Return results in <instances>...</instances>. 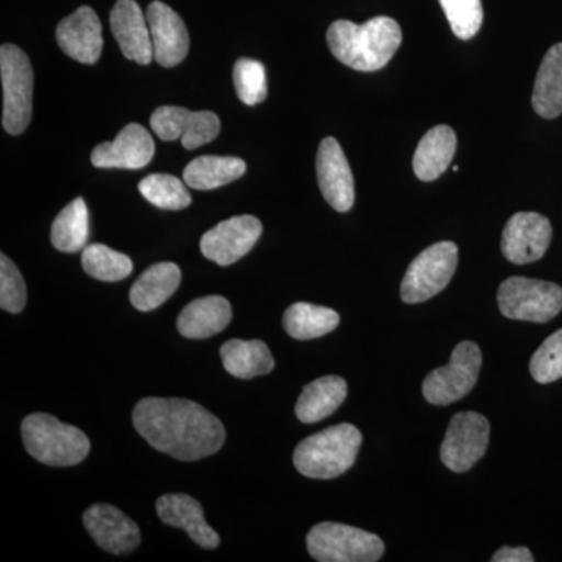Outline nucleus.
Returning a JSON list of instances; mask_svg holds the SVG:
<instances>
[{
  "label": "nucleus",
  "instance_id": "nucleus-1",
  "mask_svg": "<svg viewBox=\"0 0 562 562\" xmlns=\"http://www.w3.org/2000/svg\"><path fill=\"white\" fill-rule=\"evenodd\" d=\"M133 425L155 450L181 461L211 457L225 442L222 422L184 398H143L133 409Z\"/></svg>",
  "mask_w": 562,
  "mask_h": 562
},
{
  "label": "nucleus",
  "instance_id": "nucleus-2",
  "mask_svg": "<svg viewBox=\"0 0 562 562\" xmlns=\"http://www.w3.org/2000/svg\"><path fill=\"white\" fill-rule=\"evenodd\" d=\"M331 54L344 65L361 72L384 68L402 44L397 21L376 16L364 24L351 21L333 22L327 32Z\"/></svg>",
  "mask_w": 562,
  "mask_h": 562
},
{
  "label": "nucleus",
  "instance_id": "nucleus-3",
  "mask_svg": "<svg viewBox=\"0 0 562 562\" xmlns=\"http://www.w3.org/2000/svg\"><path fill=\"white\" fill-rule=\"evenodd\" d=\"M362 442L355 425L339 424L303 439L294 450L295 469L314 480H333L349 471Z\"/></svg>",
  "mask_w": 562,
  "mask_h": 562
},
{
  "label": "nucleus",
  "instance_id": "nucleus-4",
  "mask_svg": "<svg viewBox=\"0 0 562 562\" xmlns=\"http://www.w3.org/2000/svg\"><path fill=\"white\" fill-rule=\"evenodd\" d=\"M21 431L29 454L52 468L79 464L90 453L88 436L50 414H31L22 422Z\"/></svg>",
  "mask_w": 562,
  "mask_h": 562
},
{
  "label": "nucleus",
  "instance_id": "nucleus-5",
  "mask_svg": "<svg viewBox=\"0 0 562 562\" xmlns=\"http://www.w3.org/2000/svg\"><path fill=\"white\" fill-rule=\"evenodd\" d=\"M306 547L319 562H375L384 553L379 536L336 522L314 525L306 536Z\"/></svg>",
  "mask_w": 562,
  "mask_h": 562
},
{
  "label": "nucleus",
  "instance_id": "nucleus-6",
  "mask_svg": "<svg viewBox=\"0 0 562 562\" xmlns=\"http://www.w3.org/2000/svg\"><path fill=\"white\" fill-rule=\"evenodd\" d=\"M3 87L2 124L10 135H21L32 121L33 69L27 55L14 44L0 47Z\"/></svg>",
  "mask_w": 562,
  "mask_h": 562
},
{
  "label": "nucleus",
  "instance_id": "nucleus-7",
  "mask_svg": "<svg viewBox=\"0 0 562 562\" xmlns=\"http://www.w3.org/2000/svg\"><path fill=\"white\" fill-rule=\"evenodd\" d=\"M497 302L508 319L546 324L561 313L562 288L550 281L512 277L498 288Z\"/></svg>",
  "mask_w": 562,
  "mask_h": 562
},
{
  "label": "nucleus",
  "instance_id": "nucleus-8",
  "mask_svg": "<svg viewBox=\"0 0 562 562\" xmlns=\"http://www.w3.org/2000/svg\"><path fill=\"white\" fill-rule=\"evenodd\" d=\"M458 268V246L452 241L432 244L420 251L402 280V301L414 305L430 301L449 286Z\"/></svg>",
  "mask_w": 562,
  "mask_h": 562
},
{
  "label": "nucleus",
  "instance_id": "nucleus-9",
  "mask_svg": "<svg viewBox=\"0 0 562 562\" xmlns=\"http://www.w3.org/2000/svg\"><path fill=\"white\" fill-rule=\"evenodd\" d=\"M482 364V350L475 342L458 344L449 364L428 373L422 384L425 401L431 405L447 406L465 397L475 386Z\"/></svg>",
  "mask_w": 562,
  "mask_h": 562
},
{
  "label": "nucleus",
  "instance_id": "nucleus-10",
  "mask_svg": "<svg viewBox=\"0 0 562 562\" xmlns=\"http://www.w3.org/2000/svg\"><path fill=\"white\" fill-rule=\"evenodd\" d=\"M490 435V422L482 414H454L441 446L443 465L457 473L471 471L486 453Z\"/></svg>",
  "mask_w": 562,
  "mask_h": 562
},
{
  "label": "nucleus",
  "instance_id": "nucleus-11",
  "mask_svg": "<svg viewBox=\"0 0 562 562\" xmlns=\"http://www.w3.org/2000/svg\"><path fill=\"white\" fill-rule=\"evenodd\" d=\"M150 127L158 138L181 139L184 149L194 150L220 136L221 121L213 111H190L166 105L154 111Z\"/></svg>",
  "mask_w": 562,
  "mask_h": 562
},
{
  "label": "nucleus",
  "instance_id": "nucleus-12",
  "mask_svg": "<svg viewBox=\"0 0 562 562\" xmlns=\"http://www.w3.org/2000/svg\"><path fill=\"white\" fill-rule=\"evenodd\" d=\"M262 233L261 222L250 214L220 222L202 236L201 250L206 260L232 266L246 257Z\"/></svg>",
  "mask_w": 562,
  "mask_h": 562
},
{
  "label": "nucleus",
  "instance_id": "nucleus-13",
  "mask_svg": "<svg viewBox=\"0 0 562 562\" xmlns=\"http://www.w3.org/2000/svg\"><path fill=\"white\" fill-rule=\"evenodd\" d=\"M552 224L539 213H516L506 222L502 251L514 265L541 260L552 241Z\"/></svg>",
  "mask_w": 562,
  "mask_h": 562
},
{
  "label": "nucleus",
  "instance_id": "nucleus-14",
  "mask_svg": "<svg viewBox=\"0 0 562 562\" xmlns=\"http://www.w3.org/2000/svg\"><path fill=\"white\" fill-rule=\"evenodd\" d=\"M317 183L333 210L346 213L355 203L353 173L335 138L322 140L316 160Z\"/></svg>",
  "mask_w": 562,
  "mask_h": 562
},
{
  "label": "nucleus",
  "instance_id": "nucleus-15",
  "mask_svg": "<svg viewBox=\"0 0 562 562\" xmlns=\"http://www.w3.org/2000/svg\"><path fill=\"white\" fill-rule=\"evenodd\" d=\"M154 60L162 68H173L187 58L190 33L183 20L166 3L155 0L147 9Z\"/></svg>",
  "mask_w": 562,
  "mask_h": 562
},
{
  "label": "nucleus",
  "instance_id": "nucleus-16",
  "mask_svg": "<svg viewBox=\"0 0 562 562\" xmlns=\"http://www.w3.org/2000/svg\"><path fill=\"white\" fill-rule=\"evenodd\" d=\"M83 524L94 542L111 554H127L138 549L140 532L131 517L111 505H92Z\"/></svg>",
  "mask_w": 562,
  "mask_h": 562
},
{
  "label": "nucleus",
  "instance_id": "nucleus-17",
  "mask_svg": "<svg viewBox=\"0 0 562 562\" xmlns=\"http://www.w3.org/2000/svg\"><path fill=\"white\" fill-rule=\"evenodd\" d=\"M155 155L150 133L139 124H128L116 139L99 144L91 154V162L101 169H140L149 165Z\"/></svg>",
  "mask_w": 562,
  "mask_h": 562
},
{
  "label": "nucleus",
  "instance_id": "nucleus-18",
  "mask_svg": "<svg viewBox=\"0 0 562 562\" xmlns=\"http://www.w3.org/2000/svg\"><path fill=\"white\" fill-rule=\"evenodd\" d=\"M57 43L72 60L94 65L101 58L102 24L91 7H80L57 27Z\"/></svg>",
  "mask_w": 562,
  "mask_h": 562
},
{
  "label": "nucleus",
  "instance_id": "nucleus-19",
  "mask_svg": "<svg viewBox=\"0 0 562 562\" xmlns=\"http://www.w3.org/2000/svg\"><path fill=\"white\" fill-rule=\"evenodd\" d=\"M110 25L125 58L139 65H150L154 44L149 22L135 0H117L111 10Z\"/></svg>",
  "mask_w": 562,
  "mask_h": 562
},
{
  "label": "nucleus",
  "instance_id": "nucleus-20",
  "mask_svg": "<svg viewBox=\"0 0 562 562\" xmlns=\"http://www.w3.org/2000/svg\"><path fill=\"white\" fill-rule=\"evenodd\" d=\"M157 513L169 527L183 528L202 549H217L220 535L206 524L201 503L187 494H166L157 501Z\"/></svg>",
  "mask_w": 562,
  "mask_h": 562
},
{
  "label": "nucleus",
  "instance_id": "nucleus-21",
  "mask_svg": "<svg viewBox=\"0 0 562 562\" xmlns=\"http://www.w3.org/2000/svg\"><path fill=\"white\" fill-rule=\"evenodd\" d=\"M232 316V305L227 299L209 295L184 306L177 321V328L184 338L206 339L225 330Z\"/></svg>",
  "mask_w": 562,
  "mask_h": 562
},
{
  "label": "nucleus",
  "instance_id": "nucleus-22",
  "mask_svg": "<svg viewBox=\"0 0 562 562\" xmlns=\"http://www.w3.org/2000/svg\"><path fill=\"white\" fill-rule=\"evenodd\" d=\"M457 144V135L449 125H436L425 133L414 151L413 169L417 179L438 180L452 162Z\"/></svg>",
  "mask_w": 562,
  "mask_h": 562
},
{
  "label": "nucleus",
  "instance_id": "nucleus-23",
  "mask_svg": "<svg viewBox=\"0 0 562 562\" xmlns=\"http://www.w3.org/2000/svg\"><path fill=\"white\" fill-rule=\"evenodd\" d=\"M347 397V383L341 376L328 375L303 387L295 416L303 424H316L330 417Z\"/></svg>",
  "mask_w": 562,
  "mask_h": 562
},
{
  "label": "nucleus",
  "instance_id": "nucleus-24",
  "mask_svg": "<svg viewBox=\"0 0 562 562\" xmlns=\"http://www.w3.org/2000/svg\"><path fill=\"white\" fill-rule=\"evenodd\" d=\"M181 271L173 262H158L150 266L146 272L140 273L139 279L133 283L131 302L139 312H151L172 297L179 290Z\"/></svg>",
  "mask_w": 562,
  "mask_h": 562
},
{
  "label": "nucleus",
  "instance_id": "nucleus-25",
  "mask_svg": "<svg viewBox=\"0 0 562 562\" xmlns=\"http://www.w3.org/2000/svg\"><path fill=\"white\" fill-rule=\"evenodd\" d=\"M532 109L543 120H554L562 114V43L547 52L536 76L531 98Z\"/></svg>",
  "mask_w": 562,
  "mask_h": 562
},
{
  "label": "nucleus",
  "instance_id": "nucleus-26",
  "mask_svg": "<svg viewBox=\"0 0 562 562\" xmlns=\"http://www.w3.org/2000/svg\"><path fill=\"white\" fill-rule=\"evenodd\" d=\"M221 358L225 371L241 380L271 373L276 366L271 350L262 341L232 339L222 346Z\"/></svg>",
  "mask_w": 562,
  "mask_h": 562
},
{
  "label": "nucleus",
  "instance_id": "nucleus-27",
  "mask_svg": "<svg viewBox=\"0 0 562 562\" xmlns=\"http://www.w3.org/2000/svg\"><path fill=\"white\" fill-rule=\"evenodd\" d=\"M246 171L247 165L241 158L205 155L184 168L183 180L192 190L211 191L241 179Z\"/></svg>",
  "mask_w": 562,
  "mask_h": 562
},
{
  "label": "nucleus",
  "instance_id": "nucleus-28",
  "mask_svg": "<svg viewBox=\"0 0 562 562\" xmlns=\"http://www.w3.org/2000/svg\"><path fill=\"white\" fill-rule=\"evenodd\" d=\"M339 321L341 317L335 310L299 302L284 312L283 327L291 338L297 341H310L336 330Z\"/></svg>",
  "mask_w": 562,
  "mask_h": 562
},
{
  "label": "nucleus",
  "instance_id": "nucleus-29",
  "mask_svg": "<svg viewBox=\"0 0 562 562\" xmlns=\"http://www.w3.org/2000/svg\"><path fill=\"white\" fill-rule=\"evenodd\" d=\"M90 238V214L83 199L69 203L52 224L50 241L63 254H76L87 247Z\"/></svg>",
  "mask_w": 562,
  "mask_h": 562
},
{
  "label": "nucleus",
  "instance_id": "nucleus-30",
  "mask_svg": "<svg viewBox=\"0 0 562 562\" xmlns=\"http://www.w3.org/2000/svg\"><path fill=\"white\" fill-rule=\"evenodd\" d=\"M81 266L92 279L109 281V283L127 279L133 272V262L127 255L110 249L103 244H91L85 247L81 254Z\"/></svg>",
  "mask_w": 562,
  "mask_h": 562
},
{
  "label": "nucleus",
  "instance_id": "nucleus-31",
  "mask_svg": "<svg viewBox=\"0 0 562 562\" xmlns=\"http://www.w3.org/2000/svg\"><path fill=\"white\" fill-rule=\"evenodd\" d=\"M184 180L169 173H151L139 181V192L147 202L161 210H184L191 205V194Z\"/></svg>",
  "mask_w": 562,
  "mask_h": 562
},
{
  "label": "nucleus",
  "instance_id": "nucleus-32",
  "mask_svg": "<svg viewBox=\"0 0 562 562\" xmlns=\"http://www.w3.org/2000/svg\"><path fill=\"white\" fill-rule=\"evenodd\" d=\"M236 94L246 105H257L268 98V80L266 69L260 61L239 58L233 68Z\"/></svg>",
  "mask_w": 562,
  "mask_h": 562
},
{
  "label": "nucleus",
  "instance_id": "nucleus-33",
  "mask_svg": "<svg viewBox=\"0 0 562 562\" xmlns=\"http://www.w3.org/2000/svg\"><path fill=\"white\" fill-rule=\"evenodd\" d=\"M450 27L460 40H471L483 24L482 0H439Z\"/></svg>",
  "mask_w": 562,
  "mask_h": 562
},
{
  "label": "nucleus",
  "instance_id": "nucleus-34",
  "mask_svg": "<svg viewBox=\"0 0 562 562\" xmlns=\"http://www.w3.org/2000/svg\"><path fill=\"white\" fill-rule=\"evenodd\" d=\"M532 379L547 384L562 379V328L541 344L530 361Z\"/></svg>",
  "mask_w": 562,
  "mask_h": 562
},
{
  "label": "nucleus",
  "instance_id": "nucleus-35",
  "mask_svg": "<svg viewBox=\"0 0 562 562\" xmlns=\"http://www.w3.org/2000/svg\"><path fill=\"white\" fill-rule=\"evenodd\" d=\"M27 303V286L20 269L7 255H0V308L11 314L21 313Z\"/></svg>",
  "mask_w": 562,
  "mask_h": 562
},
{
  "label": "nucleus",
  "instance_id": "nucleus-36",
  "mask_svg": "<svg viewBox=\"0 0 562 562\" xmlns=\"http://www.w3.org/2000/svg\"><path fill=\"white\" fill-rule=\"evenodd\" d=\"M535 557L527 547H502L498 552L492 557V562H532Z\"/></svg>",
  "mask_w": 562,
  "mask_h": 562
}]
</instances>
